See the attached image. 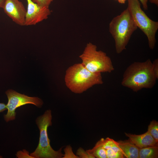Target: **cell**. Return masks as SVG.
<instances>
[{
  "label": "cell",
  "mask_w": 158,
  "mask_h": 158,
  "mask_svg": "<svg viewBox=\"0 0 158 158\" xmlns=\"http://www.w3.org/2000/svg\"><path fill=\"white\" fill-rule=\"evenodd\" d=\"M158 75L154 72L150 59L143 62H135L130 65L124 72L121 85L137 92L143 88H152Z\"/></svg>",
  "instance_id": "obj_1"
},
{
  "label": "cell",
  "mask_w": 158,
  "mask_h": 158,
  "mask_svg": "<svg viewBox=\"0 0 158 158\" xmlns=\"http://www.w3.org/2000/svg\"><path fill=\"white\" fill-rule=\"evenodd\" d=\"M64 80L66 87L75 94L82 93L95 85L103 83L101 73L91 72L82 63L69 67L66 71Z\"/></svg>",
  "instance_id": "obj_2"
},
{
  "label": "cell",
  "mask_w": 158,
  "mask_h": 158,
  "mask_svg": "<svg viewBox=\"0 0 158 158\" xmlns=\"http://www.w3.org/2000/svg\"><path fill=\"white\" fill-rule=\"evenodd\" d=\"M137 28L128 7L111 20L109 24V31L114 40L117 54L126 49L132 34Z\"/></svg>",
  "instance_id": "obj_3"
},
{
  "label": "cell",
  "mask_w": 158,
  "mask_h": 158,
  "mask_svg": "<svg viewBox=\"0 0 158 158\" xmlns=\"http://www.w3.org/2000/svg\"><path fill=\"white\" fill-rule=\"evenodd\" d=\"M52 119L51 111L47 110L36 120V123L40 130V135L37 147L30 154L33 158H62L63 157V154L62 152L63 147L55 151L50 144L47 129L52 125Z\"/></svg>",
  "instance_id": "obj_4"
},
{
  "label": "cell",
  "mask_w": 158,
  "mask_h": 158,
  "mask_svg": "<svg viewBox=\"0 0 158 158\" xmlns=\"http://www.w3.org/2000/svg\"><path fill=\"white\" fill-rule=\"evenodd\" d=\"M79 57L83 65L91 72L110 73L114 69L110 58L105 52L97 50V46L91 43L87 44Z\"/></svg>",
  "instance_id": "obj_5"
},
{
  "label": "cell",
  "mask_w": 158,
  "mask_h": 158,
  "mask_svg": "<svg viewBox=\"0 0 158 158\" xmlns=\"http://www.w3.org/2000/svg\"><path fill=\"white\" fill-rule=\"evenodd\" d=\"M128 0V7L135 24L146 35L149 47L153 49L156 42L155 35L158 29V22L148 17L141 9L139 0Z\"/></svg>",
  "instance_id": "obj_6"
},
{
  "label": "cell",
  "mask_w": 158,
  "mask_h": 158,
  "mask_svg": "<svg viewBox=\"0 0 158 158\" xmlns=\"http://www.w3.org/2000/svg\"><path fill=\"white\" fill-rule=\"evenodd\" d=\"M6 94L8 99L6 104L8 111L4 115V118L7 122L15 119V110L17 108L27 104H33L38 108H41L43 105L42 101L38 97H29L12 90H7Z\"/></svg>",
  "instance_id": "obj_7"
},
{
  "label": "cell",
  "mask_w": 158,
  "mask_h": 158,
  "mask_svg": "<svg viewBox=\"0 0 158 158\" xmlns=\"http://www.w3.org/2000/svg\"><path fill=\"white\" fill-rule=\"evenodd\" d=\"M26 0L28 6L25 25H35L46 19L51 14L49 7L40 6L32 0Z\"/></svg>",
  "instance_id": "obj_8"
},
{
  "label": "cell",
  "mask_w": 158,
  "mask_h": 158,
  "mask_svg": "<svg viewBox=\"0 0 158 158\" xmlns=\"http://www.w3.org/2000/svg\"><path fill=\"white\" fill-rule=\"evenodd\" d=\"M2 8L14 23L25 25L26 9L21 2L19 0H6Z\"/></svg>",
  "instance_id": "obj_9"
},
{
  "label": "cell",
  "mask_w": 158,
  "mask_h": 158,
  "mask_svg": "<svg viewBox=\"0 0 158 158\" xmlns=\"http://www.w3.org/2000/svg\"><path fill=\"white\" fill-rule=\"evenodd\" d=\"M125 134L129 138L128 140L139 148L158 145V142L156 141L147 131L140 135L126 133Z\"/></svg>",
  "instance_id": "obj_10"
},
{
  "label": "cell",
  "mask_w": 158,
  "mask_h": 158,
  "mask_svg": "<svg viewBox=\"0 0 158 158\" xmlns=\"http://www.w3.org/2000/svg\"><path fill=\"white\" fill-rule=\"evenodd\" d=\"M124 158H138L139 148L129 140L116 141Z\"/></svg>",
  "instance_id": "obj_11"
},
{
  "label": "cell",
  "mask_w": 158,
  "mask_h": 158,
  "mask_svg": "<svg viewBox=\"0 0 158 158\" xmlns=\"http://www.w3.org/2000/svg\"><path fill=\"white\" fill-rule=\"evenodd\" d=\"M158 157V145L139 148L138 158Z\"/></svg>",
  "instance_id": "obj_12"
},
{
  "label": "cell",
  "mask_w": 158,
  "mask_h": 158,
  "mask_svg": "<svg viewBox=\"0 0 158 158\" xmlns=\"http://www.w3.org/2000/svg\"><path fill=\"white\" fill-rule=\"evenodd\" d=\"M87 151L93 154L95 158H107L106 150L103 144L102 138L96 143L92 149Z\"/></svg>",
  "instance_id": "obj_13"
},
{
  "label": "cell",
  "mask_w": 158,
  "mask_h": 158,
  "mask_svg": "<svg viewBox=\"0 0 158 158\" xmlns=\"http://www.w3.org/2000/svg\"><path fill=\"white\" fill-rule=\"evenodd\" d=\"M147 131L158 142V122L157 121L153 120L150 122L148 126Z\"/></svg>",
  "instance_id": "obj_14"
},
{
  "label": "cell",
  "mask_w": 158,
  "mask_h": 158,
  "mask_svg": "<svg viewBox=\"0 0 158 158\" xmlns=\"http://www.w3.org/2000/svg\"><path fill=\"white\" fill-rule=\"evenodd\" d=\"M76 155L79 158H95V157L92 154L88 151L85 150L81 147H79L77 150Z\"/></svg>",
  "instance_id": "obj_15"
},
{
  "label": "cell",
  "mask_w": 158,
  "mask_h": 158,
  "mask_svg": "<svg viewBox=\"0 0 158 158\" xmlns=\"http://www.w3.org/2000/svg\"><path fill=\"white\" fill-rule=\"evenodd\" d=\"M64 154L62 158H79L73 152L72 148L70 145H67L64 149Z\"/></svg>",
  "instance_id": "obj_16"
},
{
  "label": "cell",
  "mask_w": 158,
  "mask_h": 158,
  "mask_svg": "<svg viewBox=\"0 0 158 158\" xmlns=\"http://www.w3.org/2000/svg\"><path fill=\"white\" fill-rule=\"evenodd\" d=\"M34 3L42 7H49L54 0H32Z\"/></svg>",
  "instance_id": "obj_17"
},
{
  "label": "cell",
  "mask_w": 158,
  "mask_h": 158,
  "mask_svg": "<svg viewBox=\"0 0 158 158\" xmlns=\"http://www.w3.org/2000/svg\"><path fill=\"white\" fill-rule=\"evenodd\" d=\"M16 155L18 158H33L30 154H29V152L25 149L23 150V151L20 150L18 151Z\"/></svg>",
  "instance_id": "obj_18"
},
{
  "label": "cell",
  "mask_w": 158,
  "mask_h": 158,
  "mask_svg": "<svg viewBox=\"0 0 158 158\" xmlns=\"http://www.w3.org/2000/svg\"><path fill=\"white\" fill-rule=\"evenodd\" d=\"M141 2L144 10H147L148 6L147 2L148 0H139Z\"/></svg>",
  "instance_id": "obj_19"
},
{
  "label": "cell",
  "mask_w": 158,
  "mask_h": 158,
  "mask_svg": "<svg viewBox=\"0 0 158 158\" xmlns=\"http://www.w3.org/2000/svg\"><path fill=\"white\" fill-rule=\"evenodd\" d=\"M6 110H7L6 104L3 103H0V113Z\"/></svg>",
  "instance_id": "obj_20"
},
{
  "label": "cell",
  "mask_w": 158,
  "mask_h": 158,
  "mask_svg": "<svg viewBox=\"0 0 158 158\" xmlns=\"http://www.w3.org/2000/svg\"><path fill=\"white\" fill-rule=\"evenodd\" d=\"M150 1L156 5L157 6H158V0H149Z\"/></svg>",
  "instance_id": "obj_21"
},
{
  "label": "cell",
  "mask_w": 158,
  "mask_h": 158,
  "mask_svg": "<svg viewBox=\"0 0 158 158\" xmlns=\"http://www.w3.org/2000/svg\"><path fill=\"white\" fill-rule=\"evenodd\" d=\"M6 0H0V8H2Z\"/></svg>",
  "instance_id": "obj_22"
}]
</instances>
